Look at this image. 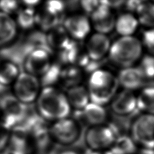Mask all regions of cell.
Returning <instances> with one entry per match:
<instances>
[{"label":"cell","mask_w":154,"mask_h":154,"mask_svg":"<svg viewBox=\"0 0 154 154\" xmlns=\"http://www.w3.org/2000/svg\"><path fill=\"white\" fill-rule=\"evenodd\" d=\"M119 85L126 90L139 89L144 86L146 79L139 67H128L123 68L117 77Z\"/></svg>","instance_id":"obj_15"},{"label":"cell","mask_w":154,"mask_h":154,"mask_svg":"<svg viewBox=\"0 0 154 154\" xmlns=\"http://www.w3.org/2000/svg\"><path fill=\"white\" fill-rule=\"evenodd\" d=\"M139 24L135 16L130 13H126L115 19V29L122 37L132 36L136 31Z\"/></svg>","instance_id":"obj_21"},{"label":"cell","mask_w":154,"mask_h":154,"mask_svg":"<svg viewBox=\"0 0 154 154\" xmlns=\"http://www.w3.org/2000/svg\"><path fill=\"white\" fill-rule=\"evenodd\" d=\"M81 79L80 71L73 66H70L69 67L62 69L60 79L64 81L66 84H68L69 86L73 87L77 85V82H79Z\"/></svg>","instance_id":"obj_27"},{"label":"cell","mask_w":154,"mask_h":154,"mask_svg":"<svg viewBox=\"0 0 154 154\" xmlns=\"http://www.w3.org/2000/svg\"><path fill=\"white\" fill-rule=\"evenodd\" d=\"M117 138L115 128L109 125L92 126L85 133V142L92 151L108 149Z\"/></svg>","instance_id":"obj_9"},{"label":"cell","mask_w":154,"mask_h":154,"mask_svg":"<svg viewBox=\"0 0 154 154\" xmlns=\"http://www.w3.org/2000/svg\"><path fill=\"white\" fill-rule=\"evenodd\" d=\"M71 107L81 111L90 102L88 89L82 86L75 85L68 89L66 93Z\"/></svg>","instance_id":"obj_20"},{"label":"cell","mask_w":154,"mask_h":154,"mask_svg":"<svg viewBox=\"0 0 154 154\" xmlns=\"http://www.w3.org/2000/svg\"><path fill=\"white\" fill-rule=\"evenodd\" d=\"M131 137L143 149L154 150V115L139 116L132 124Z\"/></svg>","instance_id":"obj_8"},{"label":"cell","mask_w":154,"mask_h":154,"mask_svg":"<svg viewBox=\"0 0 154 154\" xmlns=\"http://www.w3.org/2000/svg\"><path fill=\"white\" fill-rule=\"evenodd\" d=\"M60 154H79V153L73 150H65L64 152L60 153Z\"/></svg>","instance_id":"obj_36"},{"label":"cell","mask_w":154,"mask_h":154,"mask_svg":"<svg viewBox=\"0 0 154 154\" xmlns=\"http://www.w3.org/2000/svg\"><path fill=\"white\" fill-rule=\"evenodd\" d=\"M65 31L74 40H82L90 32V23L87 16L82 14H73L65 18L62 24Z\"/></svg>","instance_id":"obj_11"},{"label":"cell","mask_w":154,"mask_h":154,"mask_svg":"<svg viewBox=\"0 0 154 154\" xmlns=\"http://www.w3.org/2000/svg\"><path fill=\"white\" fill-rule=\"evenodd\" d=\"M43 2V0H20L21 4H23V6L34 8L40 6Z\"/></svg>","instance_id":"obj_34"},{"label":"cell","mask_w":154,"mask_h":154,"mask_svg":"<svg viewBox=\"0 0 154 154\" xmlns=\"http://www.w3.org/2000/svg\"><path fill=\"white\" fill-rule=\"evenodd\" d=\"M35 103L38 114L43 119L57 121L70 114L71 107L66 94L54 86L42 87Z\"/></svg>","instance_id":"obj_1"},{"label":"cell","mask_w":154,"mask_h":154,"mask_svg":"<svg viewBox=\"0 0 154 154\" xmlns=\"http://www.w3.org/2000/svg\"><path fill=\"white\" fill-rule=\"evenodd\" d=\"M37 18L36 8L23 6L16 13L14 19L18 29L30 31L37 26Z\"/></svg>","instance_id":"obj_19"},{"label":"cell","mask_w":154,"mask_h":154,"mask_svg":"<svg viewBox=\"0 0 154 154\" xmlns=\"http://www.w3.org/2000/svg\"><path fill=\"white\" fill-rule=\"evenodd\" d=\"M90 17L97 32L106 35L115 29V18L111 9L103 4L91 14Z\"/></svg>","instance_id":"obj_14"},{"label":"cell","mask_w":154,"mask_h":154,"mask_svg":"<svg viewBox=\"0 0 154 154\" xmlns=\"http://www.w3.org/2000/svg\"><path fill=\"white\" fill-rule=\"evenodd\" d=\"M79 4L84 12L90 16L103 3L102 0H79Z\"/></svg>","instance_id":"obj_30"},{"label":"cell","mask_w":154,"mask_h":154,"mask_svg":"<svg viewBox=\"0 0 154 154\" xmlns=\"http://www.w3.org/2000/svg\"><path fill=\"white\" fill-rule=\"evenodd\" d=\"M0 110L5 126L11 129L14 128L25 118L28 113V106L21 102L12 93H8L0 98Z\"/></svg>","instance_id":"obj_6"},{"label":"cell","mask_w":154,"mask_h":154,"mask_svg":"<svg viewBox=\"0 0 154 154\" xmlns=\"http://www.w3.org/2000/svg\"><path fill=\"white\" fill-rule=\"evenodd\" d=\"M111 148L114 154H134L136 151L135 142L131 137L126 135L117 137Z\"/></svg>","instance_id":"obj_24"},{"label":"cell","mask_w":154,"mask_h":154,"mask_svg":"<svg viewBox=\"0 0 154 154\" xmlns=\"http://www.w3.org/2000/svg\"><path fill=\"white\" fill-rule=\"evenodd\" d=\"M20 5V0H0V12L12 16L18 12Z\"/></svg>","instance_id":"obj_29"},{"label":"cell","mask_w":154,"mask_h":154,"mask_svg":"<svg viewBox=\"0 0 154 154\" xmlns=\"http://www.w3.org/2000/svg\"><path fill=\"white\" fill-rule=\"evenodd\" d=\"M152 1L153 2V3H154V0H152Z\"/></svg>","instance_id":"obj_38"},{"label":"cell","mask_w":154,"mask_h":154,"mask_svg":"<svg viewBox=\"0 0 154 154\" xmlns=\"http://www.w3.org/2000/svg\"><path fill=\"white\" fill-rule=\"evenodd\" d=\"M12 94L26 106L36 102L42 89L40 79L30 74L21 72L12 85Z\"/></svg>","instance_id":"obj_5"},{"label":"cell","mask_w":154,"mask_h":154,"mask_svg":"<svg viewBox=\"0 0 154 154\" xmlns=\"http://www.w3.org/2000/svg\"><path fill=\"white\" fill-rule=\"evenodd\" d=\"M10 130L4 124H0V151L7 144L10 137Z\"/></svg>","instance_id":"obj_32"},{"label":"cell","mask_w":154,"mask_h":154,"mask_svg":"<svg viewBox=\"0 0 154 154\" xmlns=\"http://www.w3.org/2000/svg\"><path fill=\"white\" fill-rule=\"evenodd\" d=\"M50 133L55 140L64 145H71L78 141L81 130L78 122L66 118L56 121L50 128Z\"/></svg>","instance_id":"obj_10"},{"label":"cell","mask_w":154,"mask_h":154,"mask_svg":"<svg viewBox=\"0 0 154 154\" xmlns=\"http://www.w3.org/2000/svg\"><path fill=\"white\" fill-rule=\"evenodd\" d=\"M136 13L139 23L151 29L154 28V3L144 2Z\"/></svg>","instance_id":"obj_25"},{"label":"cell","mask_w":154,"mask_h":154,"mask_svg":"<svg viewBox=\"0 0 154 154\" xmlns=\"http://www.w3.org/2000/svg\"><path fill=\"white\" fill-rule=\"evenodd\" d=\"M62 68L59 65L52 64L49 70L40 79L42 87L54 86V85L60 79Z\"/></svg>","instance_id":"obj_26"},{"label":"cell","mask_w":154,"mask_h":154,"mask_svg":"<svg viewBox=\"0 0 154 154\" xmlns=\"http://www.w3.org/2000/svg\"><path fill=\"white\" fill-rule=\"evenodd\" d=\"M71 2H73H73H75V1H78V2H79V0H71Z\"/></svg>","instance_id":"obj_37"},{"label":"cell","mask_w":154,"mask_h":154,"mask_svg":"<svg viewBox=\"0 0 154 154\" xmlns=\"http://www.w3.org/2000/svg\"><path fill=\"white\" fill-rule=\"evenodd\" d=\"M18 30L14 18L0 12V48L13 43L18 36Z\"/></svg>","instance_id":"obj_16"},{"label":"cell","mask_w":154,"mask_h":154,"mask_svg":"<svg viewBox=\"0 0 154 154\" xmlns=\"http://www.w3.org/2000/svg\"><path fill=\"white\" fill-rule=\"evenodd\" d=\"M46 43L51 50L59 51L71 43V37L63 25H59L46 32Z\"/></svg>","instance_id":"obj_17"},{"label":"cell","mask_w":154,"mask_h":154,"mask_svg":"<svg viewBox=\"0 0 154 154\" xmlns=\"http://www.w3.org/2000/svg\"><path fill=\"white\" fill-rule=\"evenodd\" d=\"M20 68L15 62L4 61L0 64V87H12L21 73Z\"/></svg>","instance_id":"obj_22"},{"label":"cell","mask_w":154,"mask_h":154,"mask_svg":"<svg viewBox=\"0 0 154 154\" xmlns=\"http://www.w3.org/2000/svg\"><path fill=\"white\" fill-rule=\"evenodd\" d=\"M37 10V26L47 32L63 24L67 4L65 0H43Z\"/></svg>","instance_id":"obj_4"},{"label":"cell","mask_w":154,"mask_h":154,"mask_svg":"<svg viewBox=\"0 0 154 154\" xmlns=\"http://www.w3.org/2000/svg\"><path fill=\"white\" fill-rule=\"evenodd\" d=\"M102 2L110 9H111V8L121 7L125 4L126 0H102Z\"/></svg>","instance_id":"obj_33"},{"label":"cell","mask_w":154,"mask_h":154,"mask_svg":"<svg viewBox=\"0 0 154 154\" xmlns=\"http://www.w3.org/2000/svg\"><path fill=\"white\" fill-rule=\"evenodd\" d=\"M111 45L109 38L106 35L97 32L88 41L86 54L92 60L100 62L109 54Z\"/></svg>","instance_id":"obj_12"},{"label":"cell","mask_w":154,"mask_h":154,"mask_svg":"<svg viewBox=\"0 0 154 154\" xmlns=\"http://www.w3.org/2000/svg\"><path fill=\"white\" fill-rule=\"evenodd\" d=\"M117 77L109 71L98 69L92 72L88 81L90 102L104 106L112 101L119 87Z\"/></svg>","instance_id":"obj_2"},{"label":"cell","mask_w":154,"mask_h":154,"mask_svg":"<svg viewBox=\"0 0 154 154\" xmlns=\"http://www.w3.org/2000/svg\"><path fill=\"white\" fill-rule=\"evenodd\" d=\"M146 79L154 80V56H147L143 58L139 66Z\"/></svg>","instance_id":"obj_28"},{"label":"cell","mask_w":154,"mask_h":154,"mask_svg":"<svg viewBox=\"0 0 154 154\" xmlns=\"http://www.w3.org/2000/svg\"><path fill=\"white\" fill-rule=\"evenodd\" d=\"M88 154H114L111 149H104V150H91Z\"/></svg>","instance_id":"obj_35"},{"label":"cell","mask_w":154,"mask_h":154,"mask_svg":"<svg viewBox=\"0 0 154 154\" xmlns=\"http://www.w3.org/2000/svg\"><path fill=\"white\" fill-rule=\"evenodd\" d=\"M111 109L115 114L121 116L133 114L137 109L136 97L131 91L123 90L112 100Z\"/></svg>","instance_id":"obj_13"},{"label":"cell","mask_w":154,"mask_h":154,"mask_svg":"<svg viewBox=\"0 0 154 154\" xmlns=\"http://www.w3.org/2000/svg\"><path fill=\"white\" fill-rule=\"evenodd\" d=\"M82 118L90 126L104 125L107 114L103 106L90 102L80 111Z\"/></svg>","instance_id":"obj_18"},{"label":"cell","mask_w":154,"mask_h":154,"mask_svg":"<svg viewBox=\"0 0 154 154\" xmlns=\"http://www.w3.org/2000/svg\"><path fill=\"white\" fill-rule=\"evenodd\" d=\"M50 49L46 47H35L27 54L23 61L24 72L41 78L52 64Z\"/></svg>","instance_id":"obj_7"},{"label":"cell","mask_w":154,"mask_h":154,"mask_svg":"<svg viewBox=\"0 0 154 154\" xmlns=\"http://www.w3.org/2000/svg\"><path fill=\"white\" fill-rule=\"evenodd\" d=\"M142 43L133 36L121 37L111 44L109 57L111 62L123 68L133 66L142 55Z\"/></svg>","instance_id":"obj_3"},{"label":"cell","mask_w":154,"mask_h":154,"mask_svg":"<svg viewBox=\"0 0 154 154\" xmlns=\"http://www.w3.org/2000/svg\"><path fill=\"white\" fill-rule=\"evenodd\" d=\"M137 109L154 115V86L145 87L136 97Z\"/></svg>","instance_id":"obj_23"},{"label":"cell","mask_w":154,"mask_h":154,"mask_svg":"<svg viewBox=\"0 0 154 154\" xmlns=\"http://www.w3.org/2000/svg\"><path fill=\"white\" fill-rule=\"evenodd\" d=\"M143 43L148 51L154 56V28L149 29L143 32Z\"/></svg>","instance_id":"obj_31"}]
</instances>
